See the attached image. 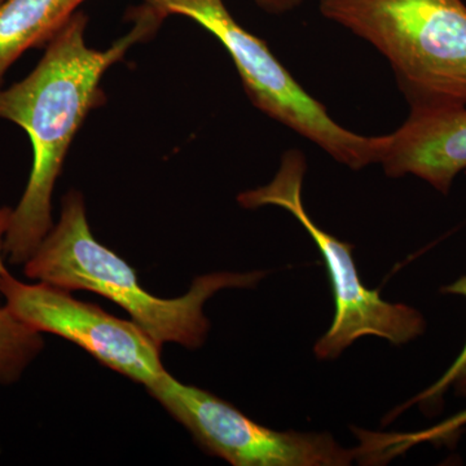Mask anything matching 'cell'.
<instances>
[{
	"instance_id": "6",
	"label": "cell",
	"mask_w": 466,
	"mask_h": 466,
	"mask_svg": "<svg viewBox=\"0 0 466 466\" xmlns=\"http://www.w3.org/2000/svg\"><path fill=\"white\" fill-rule=\"evenodd\" d=\"M149 394L210 455L235 466H346L360 449H346L329 433L279 431L258 424L228 401L167 372Z\"/></svg>"
},
{
	"instance_id": "13",
	"label": "cell",
	"mask_w": 466,
	"mask_h": 466,
	"mask_svg": "<svg viewBox=\"0 0 466 466\" xmlns=\"http://www.w3.org/2000/svg\"><path fill=\"white\" fill-rule=\"evenodd\" d=\"M253 2L267 14L284 15L299 8L305 0H253Z\"/></svg>"
},
{
	"instance_id": "3",
	"label": "cell",
	"mask_w": 466,
	"mask_h": 466,
	"mask_svg": "<svg viewBox=\"0 0 466 466\" xmlns=\"http://www.w3.org/2000/svg\"><path fill=\"white\" fill-rule=\"evenodd\" d=\"M319 11L389 61L410 108L466 106L462 0H319Z\"/></svg>"
},
{
	"instance_id": "5",
	"label": "cell",
	"mask_w": 466,
	"mask_h": 466,
	"mask_svg": "<svg viewBox=\"0 0 466 466\" xmlns=\"http://www.w3.org/2000/svg\"><path fill=\"white\" fill-rule=\"evenodd\" d=\"M308 162L299 149H289L281 158L280 168L266 186L241 192L242 208H283L299 220L314 240L327 267L334 297V319L327 333L315 343L320 360H333L361 337L373 336L395 346L406 345L426 329L424 317L410 306L390 303L379 289H368L355 265L354 247L324 231L309 217L302 198Z\"/></svg>"
},
{
	"instance_id": "14",
	"label": "cell",
	"mask_w": 466,
	"mask_h": 466,
	"mask_svg": "<svg viewBox=\"0 0 466 466\" xmlns=\"http://www.w3.org/2000/svg\"><path fill=\"white\" fill-rule=\"evenodd\" d=\"M12 208L0 207V275L5 268L3 263V253H5V238L7 235L9 223H11Z\"/></svg>"
},
{
	"instance_id": "1",
	"label": "cell",
	"mask_w": 466,
	"mask_h": 466,
	"mask_svg": "<svg viewBox=\"0 0 466 466\" xmlns=\"http://www.w3.org/2000/svg\"><path fill=\"white\" fill-rule=\"evenodd\" d=\"M130 32L106 50L88 47V17L76 11L46 46V52L23 81L0 88V119L26 131L33 147L29 182L5 238L11 265H25L51 231L52 193L67 150L92 110L106 103L101 81L137 43L149 41L167 18L147 5L128 12Z\"/></svg>"
},
{
	"instance_id": "2",
	"label": "cell",
	"mask_w": 466,
	"mask_h": 466,
	"mask_svg": "<svg viewBox=\"0 0 466 466\" xmlns=\"http://www.w3.org/2000/svg\"><path fill=\"white\" fill-rule=\"evenodd\" d=\"M25 275L69 291L88 290L106 297L127 311L159 346L173 342L198 349L207 341L210 323L204 306L223 289L253 288L266 272H217L193 280L177 299H159L144 290L133 267L100 244L88 226L84 196L69 191L57 225L25 263Z\"/></svg>"
},
{
	"instance_id": "11",
	"label": "cell",
	"mask_w": 466,
	"mask_h": 466,
	"mask_svg": "<svg viewBox=\"0 0 466 466\" xmlns=\"http://www.w3.org/2000/svg\"><path fill=\"white\" fill-rule=\"evenodd\" d=\"M466 426V410L458 415L450 417L446 421L416 431V433H373L367 431V441L370 452L377 461H389L395 456L406 452L420 443H440L458 437Z\"/></svg>"
},
{
	"instance_id": "9",
	"label": "cell",
	"mask_w": 466,
	"mask_h": 466,
	"mask_svg": "<svg viewBox=\"0 0 466 466\" xmlns=\"http://www.w3.org/2000/svg\"><path fill=\"white\" fill-rule=\"evenodd\" d=\"M86 0H5L0 5V86L27 50L43 47Z\"/></svg>"
},
{
	"instance_id": "10",
	"label": "cell",
	"mask_w": 466,
	"mask_h": 466,
	"mask_svg": "<svg viewBox=\"0 0 466 466\" xmlns=\"http://www.w3.org/2000/svg\"><path fill=\"white\" fill-rule=\"evenodd\" d=\"M43 348L41 332L0 308V383L16 382Z\"/></svg>"
},
{
	"instance_id": "15",
	"label": "cell",
	"mask_w": 466,
	"mask_h": 466,
	"mask_svg": "<svg viewBox=\"0 0 466 466\" xmlns=\"http://www.w3.org/2000/svg\"><path fill=\"white\" fill-rule=\"evenodd\" d=\"M3 2H5V0H0V5H2Z\"/></svg>"
},
{
	"instance_id": "7",
	"label": "cell",
	"mask_w": 466,
	"mask_h": 466,
	"mask_svg": "<svg viewBox=\"0 0 466 466\" xmlns=\"http://www.w3.org/2000/svg\"><path fill=\"white\" fill-rule=\"evenodd\" d=\"M0 294L12 314L33 329L76 343L103 366L142 383L147 390L167 372L161 363V346L139 325L73 299L69 290L43 281L25 284L5 269Z\"/></svg>"
},
{
	"instance_id": "4",
	"label": "cell",
	"mask_w": 466,
	"mask_h": 466,
	"mask_svg": "<svg viewBox=\"0 0 466 466\" xmlns=\"http://www.w3.org/2000/svg\"><path fill=\"white\" fill-rule=\"evenodd\" d=\"M162 17L191 18L222 43L253 106L317 144L339 164L360 170L379 164L385 135L364 137L337 124L275 57L265 41L244 29L223 0H143Z\"/></svg>"
},
{
	"instance_id": "8",
	"label": "cell",
	"mask_w": 466,
	"mask_h": 466,
	"mask_svg": "<svg viewBox=\"0 0 466 466\" xmlns=\"http://www.w3.org/2000/svg\"><path fill=\"white\" fill-rule=\"evenodd\" d=\"M380 165L386 175H415L447 195L466 168V106L410 108L394 133L385 135Z\"/></svg>"
},
{
	"instance_id": "12",
	"label": "cell",
	"mask_w": 466,
	"mask_h": 466,
	"mask_svg": "<svg viewBox=\"0 0 466 466\" xmlns=\"http://www.w3.org/2000/svg\"><path fill=\"white\" fill-rule=\"evenodd\" d=\"M441 293L452 294V296H461L466 299V276H462L455 283L446 285L441 288ZM453 389L455 394L460 398L466 400V343L464 349L461 350L456 360L451 364L449 370H446L443 376L433 383L431 388L420 392L413 400L407 401L403 406L392 410L391 417L400 415V413L406 410L407 408L413 406V404H421L422 408L435 407L438 401L441 400L444 392Z\"/></svg>"
}]
</instances>
